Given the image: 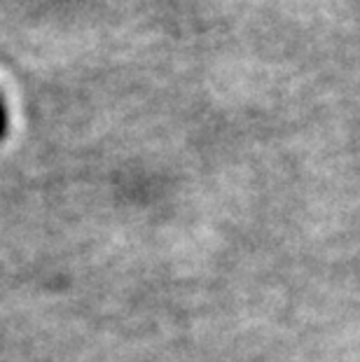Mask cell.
<instances>
[{
  "label": "cell",
  "instance_id": "obj_1",
  "mask_svg": "<svg viewBox=\"0 0 360 362\" xmlns=\"http://www.w3.org/2000/svg\"><path fill=\"white\" fill-rule=\"evenodd\" d=\"M3 134H5V112L0 110V136H3Z\"/></svg>",
  "mask_w": 360,
  "mask_h": 362
}]
</instances>
